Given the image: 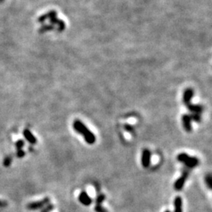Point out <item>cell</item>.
I'll list each match as a JSON object with an SVG mask.
<instances>
[{
	"label": "cell",
	"mask_w": 212,
	"mask_h": 212,
	"mask_svg": "<svg viewBox=\"0 0 212 212\" xmlns=\"http://www.w3.org/2000/svg\"><path fill=\"white\" fill-rule=\"evenodd\" d=\"M49 203H50V198L46 197L44 198L42 200L31 203V204H30L29 205H28V207L29 209H31V210H35V209L41 208V207H42L43 206H45L46 204H48Z\"/></svg>",
	"instance_id": "8992f818"
},
{
	"label": "cell",
	"mask_w": 212,
	"mask_h": 212,
	"mask_svg": "<svg viewBox=\"0 0 212 212\" xmlns=\"http://www.w3.org/2000/svg\"><path fill=\"white\" fill-rule=\"evenodd\" d=\"M73 128L78 133H81L83 136V138L86 142L89 144H93L96 141V137L86 126L84 125L82 121L76 119L73 122Z\"/></svg>",
	"instance_id": "6da1fadb"
},
{
	"label": "cell",
	"mask_w": 212,
	"mask_h": 212,
	"mask_svg": "<svg viewBox=\"0 0 212 212\" xmlns=\"http://www.w3.org/2000/svg\"><path fill=\"white\" fill-rule=\"evenodd\" d=\"M96 212H108L105 208H104L101 205H96L94 208Z\"/></svg>",
	"instance_id": "e0dca14e"
},
{
	"label": "cell",
	"mask_w": 212,
	"mask_h": 212,
	"mask_svg": "<svg viewBox=\"0 0 212 212\" xmlns=\"http://www.w3.org/2000/svg\"><path fill=\"white\" fill-rule=\"evenodd\" d=\"M188 176V171H184L182 175L181 176V177H179L177 179V181L174 182V188H175L177 191H180V190H182V188H183L184 185H185V181H186Z\"/></svg>",
	"instance_id": "277c9868"
},
{
	"label": "cell",
	"mask_w": 212,
	"mask_h": 212,
	"mask_svg": "<svg viewBox=\"0 0 212 212\" xmlns=\"http://www.w3.org/2000/svg\"><path fill=\"white\" fill-rule=\"evenodd\" d=\"M193 95H194V91L192 88H186L183 94V102L185 105H188V104H190Z\"/></svg>",
	"instance_id": "52a82bcc"
},
{
	"label": "cell",
	"mask_w": 212,
	"mask_h": 212,
	"mask_svg": "<svg viewBox=\"0 0 212 212\" xmlns=\"http://www.w3.org/2000/svg\"><path fill=\"white\" fill-rule=\"evenodd\" d=\"M105 199V196L104 194H100L96 198V205H101Z\"/></svg>",
	"instance_id": "9a60e30c"
},
{
	"label": "cell",
	"mask_w": 212,
	"mask_h": 212,
	"mask_svg": "<svg viewBox=\"0 0 212 212\" xmlns=\"http://www.w3.org/2000/svg\"><path fill=\"white\" fill-rule=\"evenodd\" d=\"M16 155H17L18 158H23V157L25 155V152L24 150H22V149H17V154H16Z\"/></svg>",
	"instance_id": "d6986e66"
},
{
	"label": "cell",
	"mask_w": 212,
	"mask_h": 212,
	"mask_svg": "<svg viewBox=\"0 0 212 212\" xmlns=\"http://www.w3.org/2000/svg\"><path fill=\"white\" fill-rule=\"evenodd\" d=\"M124 129H125L127 131H128L129 133H133V130H134L133 126L130 125V124H125V125H124Z\"/></svg>",
	"instance_id": "ac0fdd59"
},
{
	"label": "cell",
	"mask_w": 212,
	"mask_h": 212,
	"mask_svg": "<svg viewBox=\"0 0 212 212\" xmlns=\"http://www.w3.org/2000/svg\"><path fill=\"white\" fill-rule=\"evenodd\" d=\"M79 201L84 206H90L92 204V199L85 191H82L79 195Z\"/></svg>",
	"instance_id": "5b68a950"
},
{
	"label": "cell",
	"mask_w": 212,
	"mask_h": 212,
	"mask_svg": "<svg viewBox=\"0 0 212 212\" xmlns=\"http://www.w3.org/2000/svg\"><path fill=\"white\" fill-rule=\"evenodd\" d=\"M151 156H152V154L151 152L149 149H145L142 151V153H141V165L143 166V167L148 168L151 164Z\"/></svg>",
	"instance_id": "3957f363"
},
{
	"label": "cell",
	"mask_w": 212,
	"mask_h": 212,
	"mask_svg": "<svg viewBox=\"0 0 212 212\" xmlns=\"http://www.w3.org/2000/svg\"><path fill=\"white\" fill-rule=\"evenodd\" d=\"M11 163H12V157L10 155H7L6 157H5L4 160H3V166L8 167L10 166Z\"/></svg>",
	"instance_id": "7c38bea8"
},
{
	"label": "cell",
	"mask_w": 212,
	"mask_h": 212,
	"mask_svg": "<svg viewBox=\"0 0 212 212\" xmlns=\"http://www.w3.org/2000/svg\"><path fill=\"white\" fill-rule=\"evenodd\" d=\"M23 134L25 139L31 144H35L37 143V138L33 135V133L28 129H24L23 130Z\"/></svg>",
	"instance_id": "9c48e42d"
},
{
	"label": "cell",
	"mask_w": 212,
	"mask_h": 212,
	"mask_svg": "<svg viewBox=\"0 0 212 212\" xmlns=\"http://www.w3.org/2000/svg\"><path fill=\"white\" fill-rule=\"evenodd\" d=\"M191 117L190 115L184 114L182 116V122H183V127L185 128V131L191 132L192 131V124H191Z\"/></svg>",
	"instance_id": "ba28073f"
},
{
	"label": "cell",
	"mask_w": 212,
	"mask_h": 212,
	"mask_svg": "<svg viewBox=\"0 0 212 212\" xmlns=\"http://www.w3.org/2000/svg\"><path fill=\"white\" fill-rule=\"evenodd\" d=\"M53 209V204H49L43 210H42V212H50V210H52Z\"/></svg>",
	"instance_id": "ffe728a7"
},
{
	"label": "cell",
	"mask_w": 212,
	"mask_h": 212,
	"mask_svg": "<svg viewBox=\"0 0 212 212\" xmlns=\"http://www.w3.org/2000/svg\"><path fill=\"white\" fill-rule=\"evenodd\" d=\"M165 212H171V211H170V210H166V211H165Z\"/></svg>",
	"instance_id": "44dd1931"
},
{
	"label": "cell",
	"mask_w": 212,
	"mask_h": 212,
	"mask_svg": "<svg viewBox=\"0 0 212 212\" xmlns=\"http://www.w3.org/2000/svg\"><path fill=\"white\" fill-rule=\"evenodd\" d=\"M205 183L210 189L212 188V179L210 174H207L205 177Z\"/></svg>",
	"instance_id": "5bb4252c"
},
{
	"label": "cell",
	"mask_w": 212,
	"mask_h": 212,
	"mask_svg": "<svg viewBox=\"0 0 212 212\" xmlns=\"http://www.w3.org/2000/svg\"><path fill=\"white\" fill-rule=\"evenodd\" d=\"M3 0H0V3H1V2H3Z\"/></svg>",
	"instance_id": "7402d4cb"
},
{
	"label": "cell",
	"mask_w": 212,
	"mask_h": 212,
	"mask_svg": "<svg viewBox=\"0 0 212 212\" xmlns=\"http://www.w3.org/2000/svg\"><path fill=\"white\" fill-rule=\"evenodd\" d=\"M177 159L179 162L184 163L188 168L196 167L199 163L198 158H196L195 156H189L188 154L185 153V152L178 154L177 156Z\"/></svg>",
	"instance_id": "7a4b0ae2"
},
{
	"label": "cell",
	"mask_w": 212,
	"mask_h": 212,
	"mask_svg": "<svg viewBox=\"0 0 212 212\" xmlns=\"http://www.w3.org/2000/svg\"><path fill=\"white\" fill-rule=\"evenodd\" d=\"M190 117H191L192 120L195 121V122H200L201 121V116L200 114H198V113H192L190 115Z\"/></svg>",
	"instance_id": "4fadbf2b"
},
{
	"label": "cell",
	"mask_w": 212,
	"mask_h": 212,
	"mask_svg": "<svg viewBox=\"0 0 212 212\" xmlns=\"http://www.w3.org/2000/svg\"><path fill=\"white\" fill-rule=\"evenodd\" d=\"M174 212H182V199L181 196H177L174 200Z\"/></svg>",
	"instance_id": "8fae6325"
},
{
	"label": "cell",
	"mask_w": 212,
	"mask_h": 212,
	"mask_svg": "<svg viewBox=\"0 0 212 212\" xmlns=\"http://www.w3.org/2000/svg\"><path fill=\"white\" fill-rule=\"evenodd\" d=\"M24 140H18V141L16 142L15 144V146H16V149H21V148H23L24 146Z\"/></svg>",
	"instance_id": "2e32d148"
},
{
	"label": "cell",
	"mask_w": 212,
	"mask_h": 212,
	"mask_svg": "<svg viewBox=\"0 0 212 212\" xmlns=\"http://www.w3.org/2000/svg\"><path fill=\"white\" fill-rule=\"evenodd\" d=\"M188 107V110L190 111H192L193 113H198V114H200L204 111V107L200 105H193V104H188V105H186Z\"/></svg>",
	"instance_id": "30bf717a"
}]
</instances>
